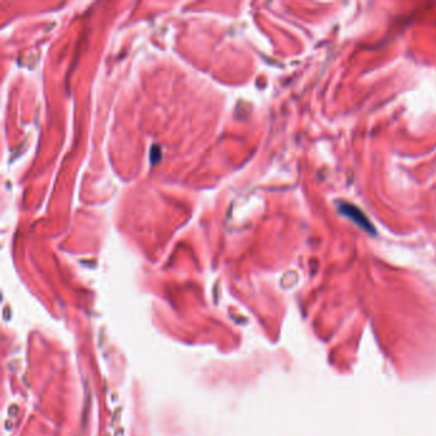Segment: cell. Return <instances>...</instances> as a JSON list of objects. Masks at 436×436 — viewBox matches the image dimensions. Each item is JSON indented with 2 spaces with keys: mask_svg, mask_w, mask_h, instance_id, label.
<instances>
[{
  "mask_svg": "<svg viewBox=\"0 0 436 436\" xmlns=\"http://www.w3.org/2000/svg\"><path fill=\"white\" fill-rule=\"evenodd\" d=\"M342 212H344V215L348 217H351L352 220H355V223H357L358 225H361L362 228L367 229L369 232H372L371 224L370 222L365 217V214H362L358 208H356L355 206L349 205H343L342 206Z\"/></svg>",
  "mask_w": 436,
  "mask_h": 436,
  "instance_id": "1",
  "label": "cell"
}]
</instances>
